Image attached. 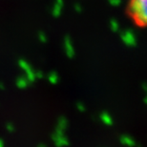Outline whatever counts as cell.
<instances>
[{
	"mask_svg": "<svg viewBox=\"0 0 147 147\" xmlns=\"http://www.w3.org/2000/svg\"><path fill=\"white\" fill-rule=\"evenodd\" d=\"M147 0H129L125 13L139 28H145L147 23Z\"/></svg>",
	"mask_w": 147,
	"mask_h": 147,
	"instance_id": "6da1fadb",
	"label": "cell"
}]
</instances>
